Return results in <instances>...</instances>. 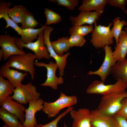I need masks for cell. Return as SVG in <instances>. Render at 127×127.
Instances as JSON below:
<instances>
[{"instance_id": "cell-1", "label": "cell", "mask_w": 127, "mask_h": 127, "mask_svg": "<svg viewBox=\"0 0 127 127\" xmlns=\"http://www.w3.org/2000/svg\"><path fill=\"white\" fill-rule=\"evenodd\" d=\"M127 97L126 91L103 95L97 109L103 114L113 116L122 108V101Z\"/></svg>"}, {"instance_id": "cell-2", "label": "cell", "mask_w": 127, "mask_h": 127, "mask_svg": "<svg viewBox=\"0 0 127 127\" xmlns=\"http://www.w3.org/2000/svg\"><path fill=\"white\" fill-rule=\"evenodd\" d=\"M36 59V55L32 53L14 55L10 57L4 64L10 67L29 72L33 80L35 74V60Z\"/></svg>"}, {"instance_id": "cell-3", "label": "cell", "mask_w": 127, "mask_h": 127, "mask_svg": "<svg viewBox=\"0 0 127 127\" xmlns=\"http://www.w3.org/2000/svg\"><path fill=\"white\" fill-rule=\"evenodd\" d=\"M77 102L76 96H68L60 91L59 97L55 101L51 102L44 101L42 111L49 118L55 117L61 110L75 104Z\"/></svg>"}, {"instance_id": "cell-4", "label": "cell", "mask_w": 127, "mask_h": 127, "mask_svg": "<svg viewBox=\"0 0 127 127\" xmlns=\"http://www.w3.org/2000/svg\"><path fill=\"white\" fill-rule=\"evenodd\" d=\"M113 23H110L107 26L97 25L96 22L94 23V30L92 33L90 41L93 47L96 49L103 48L105 46H110L114 42L110 27Z\"/></svg>"}, {"instance_id": "cell-5", "label": "cell", "mask_w": 127, "mask_h": 127, "mask_svg": "<svg viewBox=\"0 0 127 127\" xmlns=\"http://www.w3.org/2000/svg\"><path fill=\"white\" fill-rule=\"evenodd\" d=\"M127 83L116 81L114 84L106 85L102 81L95 80L90 84L86 90L88 94H99L103 95L125 91Z\"/></svg>"}, {"instance_id": "cell-6", "label": "cell", "mask_w": 127, "mask_h": 127, "mask_svg": "<svg viewBox=\"0 0 127 127\" xmlns=\"http://www.w3.org/2000/svg\"><path fill=\"white\" fill-rule=\"evenodd\" d=\"M38 37L37 40L35 42L24 44L20 41V38L15 37V43L19 48L22 51H24L23 48L32 51L36 55V59L38 60L43 58L49 59L51 57L47 47L44 44L43 32L39 35Z\"/></svg>"}, {"instance_id": "cell-7", "label": "cell", "mask_w": 127, "mask_h": 127, "mask_svg": "<svg viewBox=\"0 0 127 127\" xmlns=\"http://www.w3.org/2000/svg\"><path fill=\"white\" fill-rule=\"evenodd\" d=\"M40 94L37 91L36 87L31 82L22 84L16 87L12 98L22 104H26L31 101L40 98Z\"/></svg>"}, {"instance_id": "cell-8", "label": "cell", "mask_w": 127, "mask_h": 127, "mask_svg": "<svg viewBox=\"0 0 127 127\" xmlns=\"http://www.w3.org/2000/svg\"><path fill=\"white\" fill-rule=\"evenodd\" d=\"M103 49L105 55L101 65L97 70L94 71H90L87 74L88 75H98L100 77L101 81L104 82L111 73L112 68L117 61L113 57V52L110 46H106Z\"/></svg>"}, {"instance_id": "cell-9", "label": "cell", "mask_w": 127, "mask_h": 127, "mask_svg": "<svg viewBox=\"0 0 127 127\" xmlns=\"http://www.w3.org/2000/svg\"><path fill=\"white\" fill-rule=\"evenodd\" d=\"M35 65L38 67H45L47 70V79L44 83L40 84L42 86H48L54 90L57 89L58 86L64 83L62 76L57 77L56 75V70L58 68L56 63L50 61L48 64L43 62H35Z\"/></svg>"}, {"instance_id": "cell-10", "label": "cell", "mask_w": 127, "mask_h": 127, "mask_svg": "<svg viewBox=\"0 0 127 127\" xmlns=\"http://www.w3.org/2000/svg\"><path fill=\"white\" fill-rule=\"evenodd\" d=\"M53 30V27H49L43 31L44 44L47 48L50 57L54 59L57 64L60 76H62L67 63V58L70 53L68 52L63 56H60L55 52L51 45L50 40V34Z\"/></svg>"}, {"instance_id": "cell-11", "label": "cell", "mask_w": 127, "mask_h": 127, "mask_svg": "<svg viewBox=\"0 0 127 127\" xmlns=\"http://www.w3.org/2000/svg\"><path fill=\"white\" fill-rule=\"evenodd\" d=\"M15 37L8 34H3L0 36V46L4 52L3 60L4 61L11 56L26 53L17 46L15 43Z\"/></svg>"}, {"instance_id": "cell-12", "label": "cell", "mask_w": 127, "mask_h": 127, "mask_svg": "<svg viewBox=\"0 0 127 127\" xmlns=\"http://www.w3.org/2000/svg\"><path fill=\"white\" fill-rule=\"evenodd\" d=\"M44 102L39 98L28 102V107L25 111V120L22 124L24 127H35L37 124L35 114L37 111L42 110Z\"/></svg>"}, {"instance_id": "cell-13", "label": "cell", "mask_w": 127, "mask_h": 127, "mask_svg": "<svg viewBox=\"0 0 127 127\" xmlns=\"http://www.w3.org/2000/svg\"><path fill=\"white\" fill-rule=\"evenodd\" d=\"M69 113L73 119L72 127H91L90 111L88 109L81 108L77 110L73 109Z\"/></svg>"}, {"instance_id": "cell-14", "label": "cell", "mask_w": 127, "mask_h": 127, "mask_svg": "<svg viewBox=\"0 0 127 127\" xmlns=\"http://www.w3.org/2000/svg\"><path fill=\"white\" fill-rule=\"evenodd\" d=\"M13 100L11 96L9 95L4 100L0 105L8 111L16 115L20 122L22 124L25 120L24 112L26 108L22 104Z\"/></svg>"}, {"instance_id": "cell-15", "label": "cell", "mask_w": 127, "mask_h": 127, "mask_svg": "<svg viewBox=\"0 0 127 127\" xmlns=\"http://www.w3.org/2000/svg\"><path fill=\"white\" fill-rule=\"evenodd\" d=\"M101 14L95 11H80L76 17L71 16L69 19L73 26L82 25L85 24L92 25L99 19Z\"/></svg>"}, {"instance_id": "cell-16", "label": "cell", "mask_w": 127, "mask_h": 127, "mask_svg": "<svg viewBox=\"0 0 127 127\" xmlns=\"http://www.w3.org/2000/svg\"><path fill=\"white\" fill-rule=\"evenodd\" d=\"M91 127H114L113 116L103 114L97 109L90 111Z\"/></svg>"}, {"instance_id": "cell-17", "label": "cell", "mask_w": 127, "mask_h": 127, "mask_svg": "<svg viewBox=\"0 0 127 127\" xmlns=\"http://www.w3.org/2000/svg\"><path fill=\"white\" fill-rule=\"evenodd\" d=\"M27 74L26 72L23 73L11 69L4 64L0 69V76L7 78L15 88L22 84V82Z\"/></svg>"}, {"instance_id": "cell-18", "label": "cell", "mask_w": 127, "mask_h": 127, "mask_svg": "<svg viewBox=\"0 0 127 127\" xmlns=\"http://www.w3.org/2000/svg\"><path fill=\"white\" fill-rule=\"evenodd\" d=\"M12 4V3L11 2H6L4 0L0 1V19H4L7 25L5 29L10 27L16 32L18 35H21L22 29L9 17L8 15V10Z\"/></svg>"}, {"instance_id": "cell-19", "label": "cell", "mask_w": 127, "mask_h": 127, "mask_svg": "<svg viewBox=\"0 0 127 127\" xmlns=\"http://www.w3.org/2000/svg\"><path fill=\"white\" fill-rule=\"evenodd\" d=\"M114 59L117 61L125 59L127 54V32L122 31L119 36L118 43L113 52Z\"/></svg>"}, {"instance_id": "cell-20", "label": "cell", "mask_w": 127, "mask_h": 127, "mask_svg": "<svg viewBox=\"0 0 127 127\" xmlns=\"http://www.w3.org/2000/svg\"><path fill=\"white\" fill-rule=\"evenodd\" d=\"M78 7L80 11H91L92 10L102 13L107 3V0H83Z\"/></svg>"}, {"instance_id": "cell-21", "label": "cell", "mask_w": 127, "mask_h": 127, "mask_svg": "<svg viewBox=\"0 0 127 127\" xmlns=\"http://www.w3.org/2000/svg\"><path fill=\"white\" fill-rule=\"evenodd\" d=\"M113 77L116 81L127 83V60L117 61L113 67L111 71Z\"/></svg>"}, {"instance_id": "cell-22", "label": "cell", "mask_w": 127, "mask_h": 127, "mask_svg": "<svg viewBox=\"0 0 127 127\" xmlns=\"http://www.w3.org/2000/svg\"><path fill=\"white\" fill-rule=\"evenodd\" d=\"M49 26L46 25H42L41 28L37 29L28 28L22 29L20 41L24 44L33 42L38 38V36L42 32Z\"/></svg>"}, {"instance_id": "cell-23", "label": "cell", "mask_w": 127, "mask_h": 127, "mask_svg": "<svg viewBox=\"0 0 127 127\" xmlns=\"http://www.w3.org/2000/svg\"><path fill=\"white\" fill-rule=\"evenodd\" d=\"M0 118L4 122L6 126L12 127L23 126L16 115L1 107L0 108Z\"/></svg>"}, {"instance_id": "cell-24", "label": "cell", "mask_w": 127, "mask_h": 127, "mask_svg": "<svg viewBox=\"0 0 127 127\" xmlns=\"http://www.w3.org/2000/svg\"><path fill=\"white\" fill-rule=\"evenodd\" d=\"M28 10L21 5H15L12 8H9L8 11L9 17L15 23H22Z\"/></svg>"}, {"instance_id": "cell-25", "label": "cell", "mask_w": 127, "mask_h": 127, "mask_svg": "<svg viewBox=\"0 0 127 127\" xmlns=\"http://www.w3.org/2000/svg\"><path fill=\"white\" fill-rule=\"evenodd\" d=\"M69 37H62L59 38L56 41H51V45L56 53L59 56H62L64 52H67L69 49L68 41Z\"/></svg>"}, {"instance_id": "cell-26", "label": "cell", "mask_w": 127, "mask_h": 127, "mask_svg": "<svg viewBox=\"0 0 127 127\" xmlns=\"http://www.w3.org/2000/svg\"><path fill=\"white\" fill-rule=\"evenodd\" d=\"M15 88L8 80L0 76V104L10 95H12Z\"/></svg>"}, {"instance_id": "cell-27", "label": "cell", "mask_w": 127, "mask_h": 127, "mask_svg": "<svg viewBox=\"0 0 127 127\" xmlns=\"http://www.w3.org/2000/svg\"><path fill=\"white\" fill-rule=\"evenodd\" d=\"M120 17L117 16L113 20V26L111 29L112 35L115 40L116 45L118 43L119 36L123 27L127 25L126 21L124 20H120Z\"/></svg>"}, {"instance_id": "cell-28", "label": "cell", "mask_w": 127, "mask_h": 127, "mask_svg": "<svg viewBox=\"0 0 127 127\" xmlns=\"http://www.w3.org/2000/svg\"><path fill=\"white\" fill-rule=\"evenodd\" d=\"M94 29L92 25L73 26L69 29V34L70 36L75 34L83 37L89 33H92Z\"/></svg>"}, {"instance_id": "cell-29", "label": "cell", "mask_w": 127, "mask_h": 127, "mask_svg": "<svg viewBox=\"0 0 127 127\" xmlns=\"http://www.w3.org/2000/svg\"><path fill=\"white\" fill-rule=\"evenodd\" d=\"M21 24L20 28L24 29L34 28L39 24L36 20L33 14L28 10Z\"/></svg>"}, {"instance_id": "cell-30", "label": "cell", "mask_w": 127, "mask_h": 127, "mask_svg": "<svg viewBox=\"0 0 127 127\" xmlns=\"http://www.w3.org/2000/svg\"><path fill=\"white\" fill-rule=\"evenodd\" d=\"M44 14L46 19L45 25H47L58 23L61 20V18L58 14L48 8H45Z\"/></svg>"}, {"instance_id": "cell-31", "label": "cell", "mask_w": 127, "mask_h": 127, "mask_svg": "<svg viewBox=\"0 0 127 127\" xmlns=\"http://www.w3.org/2000/svg\"><path fill=\"white\" fill-rule=\"evenodd\" d=\"M73 109V107H69L64 112L59 115L53 120L49 123L45 124H37L35 127H57V124L59 121L63 117L69 113Z\"/></svg>"}, {"instance_id": "cell-32", "label": "cell", "mask_w": 127, "mask_h": 127, "mask_svg": "<svg viewBox=\"0 0 127 127\" xmlns=\"http://www.w3.org/2000/svg\"><path fill=\"white\" fill-rule=\"evenodd\" d=\"M53 3H56L57 5L64 7L68 9L73 11L78 5L79 0H49Z\"/></svg>"}, {"instance_id": "cell-33", "label": "cell", "mask_w": 127, "mask_h": 127, "mask_svg": "<svg viewBox=\"0 0 127 127\" xmlns=\"http://www.w3.org/2000/svg\"><path fill=\"white\" fill-rule=\"evenodd\" d=\"M68 41L70 48L75 46L82 47L86 42L84 37L75 34L70 36Z\"/></svg>"}, {"instance_id": "cell-34", "label": "cell", "mask_w": 127, "mask_h": 127, "mask_svg": "<svg viewBox=\"0 0 127 127\" xmlns=\"http://www.w3.org/2000/svg\"><path fill=\"white\" fill-rule=\"evenodd\" d=\"M107 3L111 6L118 8L125 12L127 0H107Z\"/></svg>"}, {"instance_id": "cell-35", "label": "cell", "mask_w": 127, "mask_h": 127, "mask_svg": "<svg viewBox=\"0 0 127 127\" xmlns=\"http://www.w3.org/2000/svg\"><path fill=\"white\" fill-rule=\"evenodd\" d=\"M114 127H127V120L123 118L113 115Z\"/></svg>"}, {"instance_id": "cell-36", "label": "cell", "mask_w": 127, "mask_h": 127, "mask_svg": "<svg viewBox=\"0 0 127 127\" xmlns=\"http://www.w3.org/2000/svg\"><path fill=\"white\" fill-rule=\"evenodd\" d=\"M123 104L122 108L114 115L122 117L127 120V103Z\"/></svg>"}, {"instance_id": "cell-37", "label": "cell", "mask_w": 127, "mask_h": 127, "mask_svg": "<svg viewBox=\"0 0 127 127\" xmlns=\"http://www.w3.org/2000/svg\"><path fill=\"white\" fill-rule=\"evenodd\" d=\"M4 53L2 49L1 48L0 49V60L1 61L2 59H3L4 56Z\"/></svg>"}, {"instance_id": "cell-38", "label": "cell", "mask_w": 127, "mask_h": 127, "mask_svg": "<svg viewBox=\"0 0 127 127\" xmlns=\"http://www.w3.org/2000/svg\"><path fill=\"white\" fill-rule=\"evenodd\" d=\"M122 103L123 104L127 103V97L124 99L122 101Z\"/></svg>"}, {"instance_id": "cell-39", "label": "cell", "mask_w": 127, "mask_h": 127, "mask_svg": "<svg viewBox=\"0 0 127 127\" xmlns=\"http://www.w3.org/2000/svg\"><path fill=\"white\" fill-rule=\"evenodd\" d=\"M1 127H12L7 126L5 125H4L2 126ZM24 127L23 126H22V127Z\"/></svg>"}, {"instance_id": "cell-40", "label": "cell", "mask_w": 127, "mask_h": 127, "mask_svg": "<svg viewBox=\"0 0 127 127\" xmlns=\"http://www.w3.org/2000/svg\"><path fill=\"white\" fill-rule=\"evenodd\" d=\"M124 30L127 32V28L125 27L124 28Z\"/></svg>"}, {"instance_id": "cell-41", "label": "cell", "mask_w": 127, "mask_h": 127, "mask_svg": "<svg viewBox=\"0 0 127 127\" xmlns=\"http://www.w3.org/2000/svg\"><path fill=\"white\" fill-rule=\"evenodd\" d=\"M64 127H67L65 124L64 123Z\"/></svg>"}, {"instance_id": "cell-42", "label": "cell", "mask_w": 127, "mask_h": 127, "mask_svg": "<svg viewBox=\"0 0 127 127\" xmlns=\"http://www.w3.org/2000/svg\"><path fill=\"white\" fill-rule=\"evenodd\" d=\"M126 14L127 16V9L126 10L125 12H124Z\"/></svg>"}, {"instance_id": "cell-43", "label": "cell", "mask_w": 127, "mask_h": 127, "mask_svg": "<svg viewBox=\"0 0 127 127\" xmlns=\"http://www.w3.org/2000/svg\"></svg>"}, {"instance_id": "cell-44", "label": "cell", "mask_w": 127, "mask_h": 127, "mask_svg": "<svg viewBox=\"0 0 127 127\" xmlns=\"http://www.w3.org/2000/svg\"></svg>"}, {"instance_id": "cell-45", "label": "cell", "mask_w": 127, "mask_h": 127, "mask_svg": "<svg viewBox=\"0 0 127 127\" xmlns=\"http://www.w3.org/2000/svg\"></svg>"}]
</instances>
